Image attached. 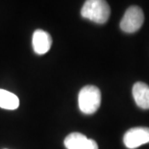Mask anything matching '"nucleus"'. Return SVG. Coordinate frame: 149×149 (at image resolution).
Returning a JSON list of instances; mask_svg holds the SVG:
<instances>
[{
  "instance_id": "nucleus-1",
  "label": "nucleus",
  "mask_w": 149,
  "mask_h": 149,
  "mask_svg": "<svg viewBox=\"0 0 149 149\" xmlns=\"http://www.w3.org/2000/svg\"><path fill=\"white\" fill-rule=\"evenodd\" d=\"M81 16L99 24L105 23L110 16V8L104 0H88L81 9Z\"/></svg>"
},
{
  "instance_id": "nucleus-2",
  "label": "nucleus",
  "mask_w": 149,
  "mask_h": 149,
  "mask_svg": "<svg viewBox=\"0 0 149 149\" xmlns=\"http://www.w3.org/2000/svg\"><path fill=\"white\" fill-rule=\"evenodd\" d=\"M78 102L80 111L85 114H93L100 106L101 92L95 85H86L80 90Z\"/></svg>"
},
{
  "instance_id": "nucleus-3",
  "label": "nucleus",
  "mask_w": 149,
  "mask_h": 149,
  "mask_svg": "<svg viewBox=\"0 0 149 149\" xmlns=\"http://www.w3.org/2000/svg\"><path fill=\"white\" fill-rule=\"evenodd\" d=\"M144 14L143 10L138 6L128 8L120 22V28L127 33H133L139 31L143 26Z\"/></svg>"
},
{
  "instance_id": "nucleus-4",
  "label": "nucleus",
  "mask_w": 149,
  "mask_h": 149,
  "mask_svg": "<svg viewBox=\"0 0 149 149\" xmlns=\"http://www.w3.org/2000/svg\"><path fill=\"white\" fill-rule=\"evenodd\" d=\"M149 143V128L138 127L129 129L123 136V143L129 149L139 148Z\"/></svg>"
},
{
  "instance_id": "nucleus-5",
  "label": "nucleus",
  "mask_w": 149,
  "mask_h": 149,
  "mask_svg": "<svg viewBox=\"0 0 149 149\" xmlns=\"http://www.w3.org/2000/svg\"><path fill=\"white\" fill-rule=\"evenodd\" d=\"M65 147L67 149H99L95 140L87 139V137L80 133L69 134L64 141Z\"/></svg>"
},
{
  "instance_id": "nucleus-6",
  "label": "nucleus",
  "mask_w": 149,
  "mask_h": 149,
  "mask_svg": "<svg viewBox=\"0 0 149 149\" xmlns=\"http://www.w3.org/2000/svg\"><path fill=\"white\" fill-rule=\"evenodd\" d=\"M52 37L46 31L41 29L36 30L32 36V47L34 52L38 55L46 54L52 47Z\"/></svg>"
},
{
  "instance_id": "nucleus-7",
  "label": "nucleus",
  "mask_w": 149,
  "mask_h": 149,
  "mask_svg": "<svg viewBox=\"0 0 149 149\" xmlns=\"http://www.w3.org/2000/svg\"><path fill=\"white\" fill-rule=\"evenodd\" d=\"M133 96L137 105L149 109V86L143 82H137L133 87Z\"/></svg>"
},
{
  "instance_id": "nucleus-8",
  "label": "nucleus",
  "mask_w": 149,
  "mask_h": 149,
  "mask_svg": "<svg viewBox=\"0 0 149 149\" xmlns=\"http://www.w3.org/2000/svg\"><path fill=\"white\" fill-rule=\"evenodd\" d=\"M19 106V99L9 91L0 89V108L13 110Z\"/></svg>"
}]
</instances>
